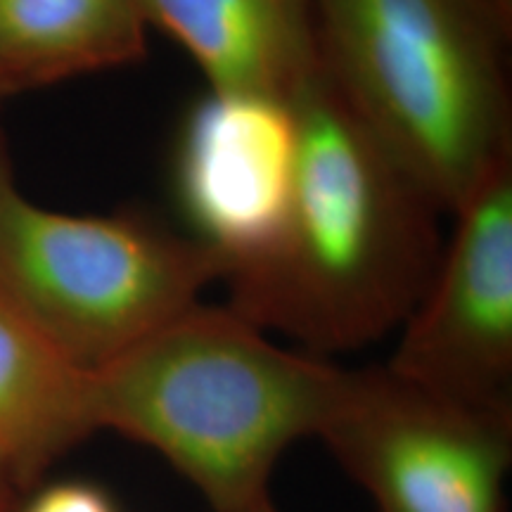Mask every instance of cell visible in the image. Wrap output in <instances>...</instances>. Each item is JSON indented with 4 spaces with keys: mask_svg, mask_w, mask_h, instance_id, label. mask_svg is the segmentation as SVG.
Returning a JSON list of instances; mask_svg holds the SVG:
<instances>
[{
    "mask_svg": "<svg viewBox=\"0 0 512 512\" xmlns=\"http://www.w3.org/2000/svg\"><path fill=\"white\" fill-rule=\"evenodd\" d=\"M287 102L297 124L290 207L273 245L223 280L226 306L325 358L401 328L439 261L441 211L320 60Z\"/></svg>",
    "mask_w": 512,
    "mask_h": 512,
    "instance_id": "1",
    "label": "cell"
},
{
    "mask_svg": "<svg viewBox=\"0 0 512 512\" xmlns=\"http://www.w3.org/2000/svg\"><path fill=\"white\" fill-rule=\"evenodd\" d=\"M347 368L197 302L93 370L95 430L152 448L214 512L271 496L287 448L316 439Z\"/></svg>",
    "mask_w": 512,
    "mask_h": 512,
    "instance_id": "2",
    "label": "cell"
},
{
    "mask_svg": "<svg viewBox=\"0 0 512 512\" xmlns=\"http://www.w3.org/2000/svg\"><path fill=\"white\" fill-rule=\"evenodd\" d=\"M318 60L441 214L512 152L505 27L486 0H313Z\"/></svg>",
    "mask_w": 512,
    "mask_h": 512,
    "instance_id": "3",
    "label": "cell"
},
{
    "mask_svg": "<svg viewBox=\"0 0 512 512\" xmlns=\"http://www.w3.org/2000/svg\"><path fill=\"white\" fill-rule=\"evenodd\" d=\"M223 278L192 235L138 214L79 216L31 200L0 133V294L79 366L110 363Z\"/></svg>",
    "mask_w": 512,
    "mask_h": 512,
    "instance_id": "4",
    "label": "cell"
},
{
    "mask_svg": "<svg viewBox=\"0 0 512 512\" xmlns=\"http://www.w3.org/2000/svg\"><path fill=\"white\" fill-rule=\"evenodd\" d=\"M377 512H503L512 420L387 368L347 370L318 437Z\"/></svg>",
    "mask_w": 512,
    "mask_h": 512,
    "instance_id": "5",
    "label": "cell"
},
{
    "mask_svg": "<svg viewBox=\"0 0 512 512\" xmlns=\"http://www.w3.org/2000/svg\"><path fill=\"white\" fill-rule=\"evenodd\" d=\"M384 368L441 399L512 420V152L465 202Z\"/></svg>",
    "mask_w": 512,
    "mask_h": 512,
    "instance_id": "6",
    "label": "cell"
},
{
    "mask_svg": "<svg viewBox=\"0 0 512 512\" xmlns=\"http://www.w3.org/2000/svg\"><path fill=\"white\" fill-rule=\"evenodd\" d=\"M294 166L297 124L287 100L209 91L188 112L176 145L178 200L192 238L226 278L278 238Z\"/></svg>",
    "mask_w": 512,
    "mask_h": 512,
    "instance_id": "7",
    "label": "cell"
},
{
    "mask_svg": "<svg viewBox=\"0 0 512 512\" xmlns=\"http://www.w3.org/2000/svg\"><path fill=\"white\" fill-rule=\"evenodd\" d=\"M195 60L209 91L290 100L318 64L313 0H138Z\"/></svg>",
    "mask_w": 512,
    "mask_h": 512,
    "instance_id": "8",
    "label": "cell"
},
{
    "mask_svg": "<svg viewBox=\"0 0 512 512\" xmlns=\"http://www.w3.org/2000/svg\"><path fill=\"white\" fill-rule=\"evenodd\" d=\"M93 370L0 294V456L17 491L95 434Z\"/></svg>",
    "mask_w": 512,
    "mask_h": 512,
    "instance_id": "9",
    "label": "cell"
},
{
    "mask_svg": "<svg viewBox=\"0 0 512 512\" xmlns=\"http://www.w3.org/2000/svg\"><path fill=\"white\" fill-rule=\"evenodd\" d=\"M138 0H0V76L8 93L143 60Z\"/></svg>",
    "mask_w": 512,
    "mask_h": 512,
    "instance_id": "10",
    "label": "cell"
},
{
    "mask_svg": "<svg viewBox=\"0 0 512 512\" xmlns=\"http://www.w3.org/2000/svg\"><path fill=\"white\" fill-rule=\"evenodd\" d=\"M22 512H117V505L91 482H57L31 496Z\"/></svg>",
    "mask_w": 512,
    "mask_h": 512,
    "instance_id": "11",
    "label": "cell"
},
{
    "mask_svg": "<svg viewBox=\"0 0 512 512\" xmlns=\"http://www.w3.org/2000/svg\"><path fill=\"white\" fill-rule=\"evenodd\" d=\"M486 3L494 8V12L501 17V22L505 27L512 29V0H486Z\"/></svg>",
    "mask_w": 512,
    "mask_h": 512,
    "instance_id": "12",
    "label": "cell"
},
{
    "mask_svg": "<svg viewBox=\"0 0 512 512\" xmlns=\"http://www.w3.org/2000/svg\"><path fill=\"white\" fill-rule=\"evenodd\" d=\"M0 494H17V489H15V484H12L8 465H5L3 456H0Z\"/></svg>",
    "mask_w": 512,
    "mask_h": 512,
    "instance_id": "13",
    "label": "cell"
},
{
    "mask_svg": "<svg viewBox=\"0 0 512 512\" xmlns=\"http://www.w3.org/2000/svg\"><path fill=\"white\" fill-rule=\"evenodd\" d=\"M242 512H280V510L275 508L273 498L266 496V498H261V501H256L254 505H249V508L242 510Z\"/></svg>",
    "mask_w": 512,
    "mask_h": 512,
    "instance_id": "14",
    "label": "cell"
},
{
    "mask_svg": "<svg viewBox=\"0 0 512 512\" xmlns=\"http://www.w3.org/2000/svg\"><path fill=\"white\" fill-rule=\"evenodd\" d=\"M0 512H15V494H0Z\"/></svg>",
    "mask_w": 512,
    "mask_h": 512,
    "instance_id": "15",
    "label": "cell"
},
{
    "mask_svg": "<svg viewBox=\"0 0 512 512\" xmlns=\"http://www.w3.org/2000/svg\"><path fill=\"white\" fill-rule=\"evenodd\" d=\"M0 95H8V88H5V81H3V76H0Z\"/></svg>",
    "mask_w": 512,
    "mask_h": 512,
    "instance_id": "16",
    "label": "cell"
}]
</instances>
